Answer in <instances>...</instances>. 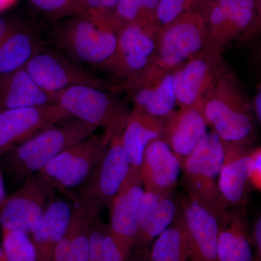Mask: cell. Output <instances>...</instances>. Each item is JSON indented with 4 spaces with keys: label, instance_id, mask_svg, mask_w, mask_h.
<instances>
[{
    "label": "cell",
    "instance_id": "obj_1",
    "mask_svg": "<svg viewBox=\"0 0 261 261\" xmlns=\"http://www.w3.org/2000/svg\"><path fill=\"white\" fill-rule=\"evenodd\" d=\"M207 47L208 37L203 15L197 8H192L172 23L161 29L153 60L127 87L128 93L158 83Z\"/></svg>",
    "mask_w": 261,
    "mask_h": 261
},
{
    "label": "cell",
    "instance_id": "obj_2",
    "mask_svg": "<svg viewBox=\"0 0 261 261\" xmlns=\"http://www.w3.org/2000/svg\"><path fill=\"white\" fill-rule=\"evenodd\" d=\"M96 127L80 120L58 123L33 136L3 154V167L15 184L20 186L37 174L51 160L70 146L90 137Z\"/></svg>",
    "mask_w": 261,
    "mask_h": 261
},
{
    "label": "cell",
    "instance_id": "obj_3",
    "mask_svg": "<svg viewBox=\"0 0 261 261\" xmlns=\"http://www.w3.org/2000/svg\"><path fill=\"white\" fill-rule=\"evenodd\" d=\"M203 113L207 125L224 143L252 146L255 128L252 106L234 75L225 68L206 97Z\"/></svg>",
    "mask_w": 261,
    "mask_h": 261
},
{
    "label": "cell",
    "instance_id": "obj_4",
    "mask_svg": "<svg viewBox=\"0 0 261 261\" xmlns=\"http://www.w3.org/2000/svg\"><path fill=\"white\" fill-rule=\"evenodd\" d=\"M224 155V144L212 130L206 134L181 166L187 197L214 216L220 227L229 218V211L218 187Z\"/></svg>",
    "mask_w": 261,
    "mask_h": 261
},
{
    "label": "cell",
    "instance_id": "obj_5",
    "mask_svg": "<svg viewBox=\"0 0 261 261\" xmlns=\"http://www.w3.org/2000/svg\"><path fill=\"white\" fill-rule=\"evenodd\" d=\"M51 37L68 58L78 64L111 69L118 34L104 18L88 13L70 17L55 29Z\"/></svg>",
    "mask_w": 261,
    "mask_h": 261
},
{
    "label": "cell",
    "instance_id": "obj_6",
    "mask_svg": "<svg viewBox=\"0 0 261 261\" xmlns=\"http://www.w3.org/2000/svg\"><path fill=\"white\" fill-rule=\"evenodd\" d=\"M208 47L222 54L228 44L245 40L258 32L260 0H202Z\"/></svg>",
    "mask_w": 261,
    "mask_h": 261
},
{
    "label": "cell",
    "instance_id": "obj_7",
    "mask_svg": "<svg viewBox=\"0 0 261 261\" xmlns=\"http://www.w3.org/2000/svg\"><path fill=\"white\" fill-rule=\"evenodd\" d=\"M122 132H117L85 181L70 197L89 212L101 213L111 201L129 173L130 163L122 143Z\"/></svg>",
    "mask_w": 261,
    "mask_h": 261
},
{
    "label": "cell",
    "instance_id": "obj_8",
    "mask_svg": "<svg viewBox=\"0 0 261 261\" xmlns=\"http://www.w3.org/2000/svg\"><path fill=\"white\" fill-rule=\"evenodd\" d=\"M113 91L76 86L51 94L53 104L69 113L72 118L104 129L114 135L126 126L130 113L118 102Z\"/></svg>",
    "mask_w": 261,
    "mask_h": 261
},
{
    "label": "cell",
    "instance_id": "obj_9",
    "mask_svg": "<svg viewBox=\"0 0 261 261\" xmlns=\"http://www.w3.org/2000/svg\"><path fill=\"white\" fill-rule=\"evenodd\" d=\"M113 135H93L65 149L37 173L55 190L69 195L102 158Z\"/></svg>",
    "mask_w": 261,
    "mask_h": 261
},
{
    "label": "cell",
    "instance_id": "obj_10",
    "mask_svg": "<svg viewBox=\"0 0 261 261\" xmlns=\"http://www.w3.org/2000/svg\"><path fill=\"white\" fill-rule=\"evenodd\" d=\"M25 69L34 82L49 94L76 86L118 92V84H111L99 80L84 69L82 65L45 47L33 57Z\"/></svg>",
    "mask_w": 261,
    "mask_h": 261
},
{
    "label": "cell",
    "instance_id": "obj_11",
    "mask_svg": "<svg viewBox=\"0 0 261 261\" xmlns=\"http://www.w3.org/2000/svg\"><path fill=\"white\" fill-rule=\"evenodd\" d=\"M56 190L39 175L27 178L0 205L2 230L31 233L40 223Z\"/></svg>",
    "mask_w": 261,
    "mask_h": 261
},
{
    "label": "cell",
    "instance_id": "obj_12",
    "mask_svg": "<svg viewBox=\"0 0 261 261\" xmlns=\"http://www.w3.org/2000/svg\"><path fill=\"white\" fill-rule=\"evenodd\" d=\"M161 28L157 24L132 23L118 31V42L111 69L123 82L126 89L150 64L157 49Z\"/></svg>",
    "mask_w": 261,
    "mask_h": 261
},
{
    "label": "cell",
    "instance_id": "obj_13",
    "mask_svg": "<svg viewBox=\"0 0 261 261\" xmlns=\"http://www.w3.org/2000/svg\"><path fill=\"white\" fill-rule=\"evenodd\" d=\"M145 187L140 169L132 167L110 204V233L125 259L137 243L141 201Z\"/></svg>",
    "mask_w": 261,
    "mask_h": 261
},
{
    "label": "cell",
    "instance_id": "obj_14",
    "mask_svg": "<svg viewBox=\"0 0 261 261\" xmlns=\"http://www.w3.org/2000/svg\"><path fill=\"white\" fill-rule=\"evenodd\" d=\"M221 54L206 48L173 72V87L180 108L204 105L220 72Z\"/></svg>",
    "mask_w": 261,
    "mask_h": 261
},
{
    "label": "cell",
    "instance_id": "obj_15",
    "mask_svg": "<svg viewBox=\"0 0 261 261\" xmlns=\"http://www.w3.org/2000/svg\"><path fill=\"white\" fill-rule=\"evenodd\" d=\"M73 119L56 105L0 111V157L39 132Z\"/></svg>",
    "mask_w": 261,
    "mask_h": 261
},
{
    "label": "cell",
    "instance_id": "obj_16",
    "mask_svg": "<svg viewBox=\"0 0 261 261\" xmlns=\"http://www.w3.org/2000/svg\"><path fill=\"white\" fill-rule=\"evenodd\" d=\"M180 205L188 243L189 261H219L218 220L187 197L181 199Z\"/></svg>",
    "mask_w": 261,
    "mask_h": 261
},
{
    "label": "cell",
    "instance_id": "obj_17",
    "mask_svg": "<svg viewBox=\"0 0 261 261\" xmlns=\"http://www.w3.org/2000/svg\"><path fill=\"white\" fill-rule=\"evenodd\" d=\"M224 144V161L220 171L218 187L225 205L244 207L248 204L252 189L250 163L252 146Z\"/></svg>",
    "mask_w": 261,
    "mask_h": 261
},
{
    "label": "cell",
    "instance_id": "obj_18",
    "mask_svg": "<svg viewBox=\"0 0 261 261\" xmlns=\"http://www.w3.org/2000/svg\"><path fill=\"white\" fill-rule=\"evenodd\" d=\"M203 105L182 107L166 118L163 140L182 166L207 133Z\"/></svg>",
    "mask_w": 261,
    "mask_h": 261
},
{
    "label": "cell",
    "instance_id": "obj_19",
    "mask_svg": "<svg viewBox=\"0 0 261 261\" xmlns=\"http://www.w3.org/2000/svg\"><path fill=\"white\" fill-rule=\"evenodd\" d=\"M181 171V163L163 139L152 141L146 147L140 167L145 191L173 192Z\"/></svg>",
    "mask_w": 261,
    "mask_h": 261
},
{
    "label": "cell",
    "instance_id": "obj_20",
    "mask_svg": "<svg viewBox=\"0 0 261 261\" xmlns=\"http://www.w3.org/2000/svg\"><path fill=\"white\" fill-rule=\"evenodd\" d=\"M173 193L145 190L141 201L138 236L135 247H147L173 224L179 212Z\"/></svg>",
    "mask_w": 261,
    "mask_h": 261
},
{
    "label": "cell",
    "instance_id": "obj_21",
    "mask_svg": "<svg viewBox=\"0 0 261 261\" xmlns=\"http://www.w3.org/2000/svg\"><path fill=\"white\" fill-rule=\"evenodd\" d=\"M73 207L64 199H53L37 227L30 233L37 261H51L55 249L65 236Z\"/></svg>",
    "mask_w": 261,
    "mask_h": 261
},
{
    "label": "cell",
    "instance_id": "obj_22",
    "mask_svg": "<svg viewBox=\"0 0 261 261\" xmlns=\"http://www.w3.org/2000/svg\"><path fill=\"white\" fill-rule=\"evenodd\" d=\"M44 47L37 31L20 22L0 44V79L25 68Z\"/></svg>",
    "mask_w": 261,
    "mask_h": 261
},
{
    "label": "cell",
    "instance_id": "obj_23",
    "mask_svg": "<svg viewBox=\"0 0 261 261\" xmlns=\"http://www.w3.org/2000/svg\"><path fill=\"white\" fill-rule=\"evenodd\" d=\"M166 118L149 116L134 108L122 132L123 148L132 167L140 169L144 152L152 141L163 138Z\"/></svg>",
    "mask_w": 261,
    "mask_h": 261
},
{
    "label": "cell",
    "instance_id": "obj_24",
    "mask_svg": "<svg viewBox=\"0 0 261 261\" xmlns=\"http://www.w3.org/2000/svg\"><path fill=\"white\" fill-rule=\"evenodd\" d=\"M53 104L51 94L32 80L25 68L0 79V111Z\"/></svg>",
    "mask_w": 261,
    "mask_h": 261
},
{
    "label": "cell",
    "instance_id": "obj_25",
    "mask_svg": "<svg viewBox=\"0 0 261 261\" xmlns=\"http://www.w3.org/2000/svg\"><path fill=\"white\" fill-rule=\"evenodd\" d=\"M229 213L224 226L220 227L218 239L219 261H257L252 254V241L247 231L246 215L243 207Z\"/></svg>",
    "mask_w": 261,
    "mask_h": 261
},
{
    "label": "cell",
    "instance_id": "obj_26",
    "mask_svg": "<svg viewBox=\"0 0 261 261\" xmlns=\"http://www.w3.org/2000/svg\"><path fill=\"white\" fill-rule=\"evenodd\" d=\"M89 238L88 212L76 204L68 230L57 245L51 261H89Z\"/></svg>",
    "mask_w": 261,
    "mask_h": 261
},
{
    "label": "cell",
    "instance_id": "obj_27",
    "mask_svg": "<svg viewBox=\"0 0 261 261\" xmlns=\"http://www.w3.org/2000/svg\"><path fill=\"white\" fill-rule=\"evenodd\" d=\"M173 72L153 85L129 92L134 108L161 118H167L174 113L177 101L173 87Z\"/></svg>",
    "mask_w": 261,
    "mask_h": 261
},
{
    "label": "cell",
    "instance_id": "obj_28",
    "mask_svg": "<svg viewBox=\"0 0 261 261\" xmlns=\"http://www.w3.org/2000/svg\"><path fill=\"white\" fill-rule=\"evenodd\" d=\"M149 261H189L186 231L179 212L173 224L154 240Z\"/></svg>",
    "mask_w": 261,
    "mask_h": 261
},
{
    "label": "cell",
    "instance_id": "obj_29",
    "mask_svg": "<svg viewBox=\"0 0 261 261\" xmlns=\"http://www.w3.org/2000/svg\"><path fill=\"white\" fill-rule=\"evenodd\" d=\"M160 0H120L111 13L102 17L118 32L132 23L158 24L156 10Z\"/></svg>",
    "mask_w": 261,
    "mask_h": 261
},
{
    "label": "cell",
    "instance_id": "obj_30",
    "mask_svg": "<svg viewBox=\"0 0 261 261\" xmlns=\"http://www.w3.org/2000/svg\"><path fill=\"white\" fill-rule=\"evenodd\" d=\"M2 247L6 261H37L35 247L28 233L3 230Z\"/></svg>",
    "mask_w": 261,
    "mask_h": 261
},
{
    "label": "cell",
    "instance_id": "obj_31",
    "mask_svg": "<svg viewBox=\"0 0 261 261\" xmlns=\"http://www.w3.org/2000/svg\"><path fill=\"white\" fill-rule=\"evenodd\" d=\"M39 11L51 20L87 14L84 0H29Z\"/></svg>",
    "mask_w": 261,
    "mask_h": 261
},
{
    "label": "cell",
    "instance_id": "obj_32",
    "mask_svg": "<svg viewBox=\"0 0 261 261\" xmlns=\"http://www.w3.org/2000/svg\"><path fill=\"white\" fill-rule=\"evenodd\" d=\"M199 0H160L156 18L162 29L177 20L189 10L195 8Z\"/></svg>",
    "mask_w": 261,
    "mask_h": 261
},
{
    "label": "cell",
    "instance_id": "obj_33",
    "mask_svg": "<svg viewBox=\"0 0 261 261\" xmlns=\"http://www.w3.org/2000/svg\"><path fill=\"white\" fill-rule=\"evenodd\" d=\"M119 247L110 233L109 228L103 240L102 250L97 261H126Z\"/></svg>",
    "mask_w": 261,
    "mask_h": 261
},
{
    "label": "cell",
    "instance_id": "obj_34",
    "mask_svg": "<svg viewBox=\"0 0 261 261\" xmlns=\"http://www.w3.org/2000/svg\"><path fill=\"white\" fill-rule=\"evenodd\" d=\"M250 179L252 188L260 191L261 187L260 147L252 149L250 163Z\"/></svg>",
    "mask_w": 261,
    "mask_h": 261
},
{
    "label": "cell",
    "instance_id": "obj_35",
    "mask_svg": "<svg viewBox=\"0 0 261 261\" xmlns=\"http://www.w3.org/2000/svg\"><path fill=\"white\" fill-rule=\"evenodd\" d=\"M20 22L16 19L0 15V44Z\"/></svg>",
    "mask_w": 261,
    "mask_h": 261
},
{
    "label": "cell",
    "instance_id": "obj_36",
    "mask_svg": "<svg viewBox=\"0 0 261 261\" xmlns=\"http://www.w3.org/2000/svg\"><path fill=\"white\" fill-rule=\"evenodd\" d=\"M253 243L256 247L257 255L255 260L260 261L261 257V219L260 216L257 218L254 225L253 229Z\"/></svg>",
    "mask_w": 261,
    "mask_h": 261
},
{
    "label": "cell",
    "instance_id": "obj_37",
    "mask_svg": "<svg viewBox=\"0 0 261 261\" xmlns=\"http://www.w3.org/2000/svg\"><path fill=\"white\" fill-rule=\"evenodd\" d=\"M252 112L255 116L256 121L260 124L261 122V91L259 90L255 95L252 105Z\"/></svg>",
    "mask_w": 261,
    "mask_h": 261
},
{
    "label": "cell",
    "instance_id": "obj_38",
    "mask_svg": "<svg viewBox=\"0 0 261 261\" xmlns=\"http://www.w3.org/2000/svg\"><path fill=\"white\" fill-rule=\"evenodd\" d=\"M101 0H84L87 13H94L97 11L100 5Z\"/></svg>",
    "mask_w": 261,
    "mask_h": 261
},
{
    "label": "cell",
    "instance_id": "obj_39",
    "mask_svg": "<svg viewBox=\"0 0 261 261\" xmlns=\"http://www.w3.org/2000/svg\"><path fill=\"white\" fill-rule=\"evenodd\" d=\"M18 0H0V13L13 7Z\"/></svg>",
    "mask_w": 261,
    "mask_h": 261
},
{
    "label": "cell",
    "instance_id": "obj_40",
    "mask_svg": "<svg viewBox=\"0 0 261 261\" xmlns=\"http://www.w3.org/2000/svg\"><path fill=\"white\" fill-rule=\"evenodd\" d=\"M6 192H5V187L4 180H3V173L0 169V205L4 201L6 197Z\"/></svg>",
    "mask_w": 261,
    "mask_h": 261
},
{
    "label": "cell",
    "instance_id": "obj_41",
    "mask_svg": "<svg viewBox=\"0 0 261 261\" xmlns=\"http://www.w3.org/2000/svg\"><path fill=\"white\" fill-rule=\"evenodd\" d=\"M126 261H147L146 260L145 258H144L142 256H138V257H133V258L130 259V260H128V259H127Z\"/></svg>",
    "mask_w": 261,
    "mask_h": 261
},
{
    "label": "cell",
    "instance_id": "obj_42",
    "mask_svg": "<svg viewBox=\"0 0 261 261\" xmlns=\"http://www.w3.org/2000/svg\"><path fill=\"white\" fill-rule=\"evenodd\" d=\"M0 261H6L5 260L4 252H3V247H2V245H0Z\"/></svg>",
    "mask_w": 261,
    "mask_h": 261
}]
</instances>
